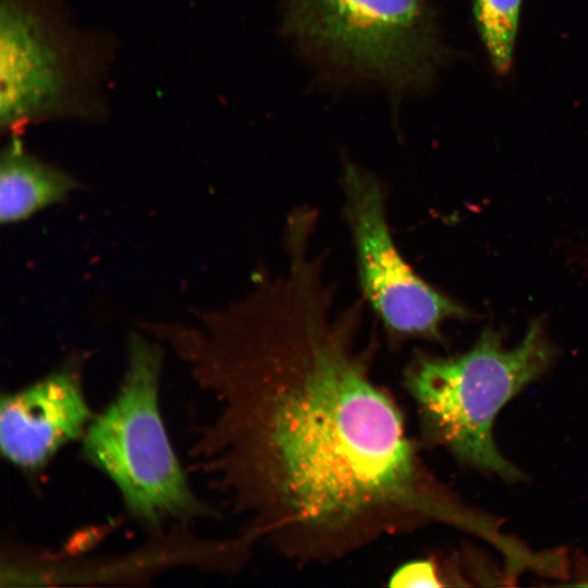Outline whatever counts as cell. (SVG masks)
Here are the masks:
<instances>
[{
    "mask_svg": "<svg viewBox=\"0 0 588 588\" xmlns=\"http://www.w3.org/2000/svg\"><path fill=\"white\" fill-rule=\"evenodd\" d=\"M0 161L2 224L22 222L62 203L76 187L69 172L28 151L16 137L4 147Z\"/></svg>",
    "mask_w": 588,
    "mask_h": 588,
    "instance_id": "cell-8",
    "label": "cell"
},
{
    "mask_svg": "<svg viewBox=\"0 0 588 588\" xmlns=\"http://www.w3.org/2000/svg\"><path fill=\"white\" fill-rule=\"evenodd\" d=\"M554 357L539 320L515 347L486 328L475 345L451 357L417 354L405 371L426 436L470 466L515 480L520 473L499 452L492 436L497 415Z\"/></svg>",
    "mask_w": 588,
    "mask_h": 588,
    "instance_id": "cell-3",
    "label": "cell"
},
{
    "mask_svg": "<svg viewBox=\"0 0 588 588\" xmlns=\"http://www.w3.org/2000/svg\"><path fill=\"white\" fill-rule=\"evenodd\" d=\"M126 353L121 385L88 425L82 456L115 486L131 518L150 531L210 517L215 512L192 490L162 420L161 346L133 332Z\"/></svg>",
    "mask_w": 588,
    "mask_h": 588,
    "instance_id": "cell-2",
    "label": "cell"
},
{
    "mask_svg": "<svg viewBox=\"0 0 588 588\" xmlns=\"http://www.w3.org/2000/svg\"><path fill=\"white\" fill-rule=\"evenodd\" d=\"M342 187L364 299L388 332L439 340L445 320L469 317L466 308L422 280L401 255L389 228L381 181L346 161Z\"/></svg>",
    "mask_w": 588,
    "mask_h": 588,
    "instance_id": "cell-6",
    "label": "cell"
},
{
    "mask_svg": "<svg viewBox=\"0 0 588 588\" xmlns=\"http://www.w3.org/2000/svg\"><path fill=\"white\" fill-rule=\"evenodd\" d=\"M77 363H66L25 388L3 394L2 456L28 476L40 474L93 420Z\"/></svg>",
    "mask_w": 588,
    "mask_h": 588,
    "instance_id": "cell-7",
    "label": "cell"
},
{
    "mask_svg": "<svg viewBox=\"0 0 588 588\" xmlns=\"http://www.w3.org/2000/svg\"><path fill=\"white\" fill-rule=\"evenodd\" d=\"M112 51L70 22L62 0H1V127L17 135L46 120L103 117Z\"/></svg>",
    "mask_w": 588,
    "mask_h": 588,
    "instance_id": "cell-4",
    "label": "cell"
},
{
    "mask_svg": "<svg viewBox=\"0 0 588 588\" xmlns=\"http://www.w3.org/2000/svg\"><path fill=\"white\" fill-rule=\"evenodd\" d=\"M284 24L314 54L393 90L425 86L441 60L428 0H286Z\"/></svg>",
    "mask_w": 588,
    "mask_h": 588,
    "instance_id": "cell-5",
    "label": "cell"
},
{
    "mask_svg": "<svg viewBox=\"0 0 588 588\" xmlns=\"http://www.w3.org/2000/svg\"><path fill=\"white\" fill-rule=\"evenodd\" d=\"M393 587H441L444 584L433 562L414 561L401 566L390 578Z\"/></svg>",
    "mask_w": 588,
    "mask_h": 588,
    "instance_id": "cell-10",
    "label": "cell"
},
{
    "mask_svg": "<svg viewBox=\"0 0 588 588\" xmlns=\"http://www.w3.org/2000/svg\"><path fill=\"white\" fill-rule=\"evenodd\" d=\"M523 0H474V15L493 69L506 73L513 61Z\"/></svg>",
    "mask_w": 588,
    "mask_h": 588,
    "instance_id": "cell-9",
    "label": "cell"
},
{
    "mask_svg": "<svg viewBox=\"0 0 588 588\" xmlns=\"http://www.w3.org/2000/svg\"><path fill=\"white\" fill-rule=\"evenodd\" d=\"M321 261L291 255L201 328L160 330L215 405L195 431L194 465L244 517L243 536L301 562L466 519L372 379L360 305L335 310Z\"/></svg>",
    "mask_w": 588,
    "mask_h": 588,
    "instance_id": "cell-1",
    "label": "cell"
}]
</instances>
